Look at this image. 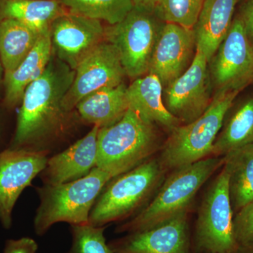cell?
Returning a JSON list of instances; mask_svg holds the SVG:
<instances>
[{
  "instance_id": "6da1fadb",
  "label": "cell",
  "mask_w": 253,
  "mask_h": 253,
  "mask_svg": "<svg viewBox=\"0 0 253 253\" xmlns=\"http://www.w3.org/2000/svg\"><path fill=\"white\" fill-rule=\"evenodd\" d=\"M74 77L75 71L52 54L44 72L25 91L8 147L46 151L44 145L67 132L73 112L63 109L62 101Z\"/></svg>"
},
{
  "instance_id": "7a4b0ae2",
  "label": "cell",
  "mask_w": 253,
  "mask_h": 253,
  "mask_svg": "<svg viewBox=\"0 0 253 253\" xmlns=\"http://www.w3.org/2000/svg\"><path fill=\"white\" fill-rule=\"evenodd\" d=\"M223 164L224 158L211 156L174 169L165 178L149 204L134 217L118 226L116 232L130 234L147 230L188 212L199 190Z\"/></svg>"
},
{
  "instance_id": "3957f363",
  "label": "cell",
  "mask_w": 253,
  "mask_h": 253,
  "mask_svg": "<svg viewBox=\"0 0 253 253\" xmlns=\"http://www.w3.org/2000/svg\"><path fill=\"white\" fill-rule=\"evenodd\" d=\"M163 144L156 125L129 108L116 124L99 128L96 167L116 177L154 157Z\"/></svg>"
},
{
  "instance_id": "277c9868",
  "label": "cell",
  "mask_w": 253,
  "mask_h": 253,
  "mask_svg": "<svg viewBox=\"0 0 253 253\" xmlns=\"http://www.w3.org/2000/svg\"><path fill=\"white\" fill-rule=\"evenodd\" d=\"M167 171L157 157L109 181L89 214V224L103 227L123 220L149 204L164 181Z\"/></svg>"
},
{
  "instance_id": "5b68a950",
  "label": "cell",
  "mask_w": 253,
  "mask_h": 253,
  "mask_svg": "<svg viewBox=\"0 0 253 253\" xmlns=\"http://www.w3.org/2000/svg\"><path fill=\"white\" fill-rule=\"evenodd\" d=\"M113 178L111 173L96 167L77 180L38 188L41 204L34 219L36 234L44 235L59 222L71 226L89 224V214L96 199Z\"/></svg>"
},
{
  "instance_id": "8992f818",
  "label": "cell",
  "mask_w": 253,
  "mask_h": 253,
  "mask_svg": "<svg viewBox=\"0 0 253 253\" xmlns=\"http://www.w3.org/2000/svg\"><path fill=\"white\" fill-rule=\"evenodd\" d=\"M239 94L234 91L214 95L209 107L200 117L169 131L158 157L167 172L211 156L226 113Z\"/></svg>"
},
{
  "instance_id": "52a82bcc",
  "label": "cell",
  "mask_w": 253,
  "mask_h": 253,
  "mask_svg": "<svg viewBox=\"0 0 253 253\" xmlns=\"http://www.w3.org/2000/svg\"><path fill=\"white\" fill-rule=\"evenodd\" d=\"M234 217L228 173L222 166L200 205L193 239L196 253H236L239 245L234 234Z\"/></svg>"
},
{
  "instance_id": "ba28073f",
  "label": "cell",
  "mask_w": 253,
  "mask_h": 253,
  "mask_svg": "<svg viewBox=\"0 0 253 253\" xmlns=\"http://www.w3.org/2000/svg\"><path fill=\"white\" fill-rule=\"evenodd\" d=\"M164 23L154 11L133 6L121 22L105 27V41L116 46L127 77L148 74Z\"/></svg>"
},
{
  "instance_id": "9c48e42d",
  "label": "cell",
  "mask_w": 253,
  "mask_h": 253,
  "mask_svg": "<svg viewBox=\"0 0 253 253\" xmlns=\"http://www.w3.org/2000/svg\"><path fill=\"white\" fill-rule=\"evenodd\" d=\"M212 95L241 92L253 83V50L239 17L208 62Z\"/></svg>"
},
{
  "instance_id": "30bf717a",
  "label": "cell",
  "mask_w": 253,
  "mask_h": 253,
  "mask_svg": "<svg viewBox=\"0 0 253 253\" xmlns=\"http://www.w3.org/2000/svg\"><path fill=\"white\" fill-rule=\"evenodd\" d=\"M126 73L116 46L104 41L75 70L73 83L62 101L63 109L73 112L78 103L101 89L123 84Z\"/></svg>"
},
{
  "instance_id": "8fae6325",
  "label": "cell",
  "mask_w": 253,
  "mask_h": 253,
  "mask_svg": "<svg viewBox=\"0 0 253 253\" xmlns=\"http://www.w3.org/2000/svg\"><path fill=\"white\" fill-rule=\"evenodd\" d=\"M212 97L208 60L196 48L189 68L163 88V102L168 111L181 124H188L207 110Z\"/></svg>"
},
{
  "instance_id": "7c38bea8",
  "label": "cell",
  "mask_w": 253,
  "mask_h": 253,
  "mask_svg": "<svg viewBox=\"0 0 253 253\" xmlns=\"http://www.w3.org/2000/svg\"><path fill=\"white\" fill-rule=\"evenodd\" d=\"M47 155L48 151L9 147L0 151V222L4 229L12 225L15 205L25 189L44 170Z\"/></svg>"
},
{
  "instance_id": "4fadbf2b",
  "label": "cell",
  "mask_w": 253,
  "mask_h": 253,
  "mask_svg": "<svg viewBox=\"0 0 253 253\" xmlns=\"http://www.w3.org/2000/svg\"><path fill=\"white\" fill-rule=\"evenodd\" d=\"M53 54L73 71L105 41L101 21L68 12L59 16L49 29Z\"/></svg>"
},
{
  "instance_id": "5bb4252c",
  "label": "cell",
  "mask_w": 253,
  "mask_h": 253,
  "mask_svg": "<svg viewBox=\"0 0 253 253\" xmlns=\"http://www.w3.org/2000/svg\"><path fill=\"white\" fill-rule=\"evenodd\" d=\"M196 51L193 29L165 23L155 46L148 73L157 76L163 87H166L189 68Z\"/></svg>"
},
{
  "instance_id": "9a60e30c",
  "label": "cell",
  "mask_w": 253,
  "mask_h": 253,
  "mask_svg": "<svg viewBox=\"0 0 253 253\" xmlns=\"http://www.w3.org/2000/svg\"><path fill=\"white\" fill-rule=\"evenodd\" d=\"M115 253H192L188 212L139 232L109 243Z\"/></svg>"
},
{
  "instance_id": "2e32d148",
  "label": "cell",
  "mask_w": 253,
  "mask_h": 253,
  "mask_svg": "<svg viewBox=\"0 0 253 253\" xmlns=\"http://www.w3.org/2000/svg\"><path fill=\"white\" fill-rule=\"evenodd\" d=\"M99 129V126H93L84 137L49 158L41 172L44 184L57 185L77 180L96 168Z\"/></svg>"
},
{
  "instance_id": "e0dca14e",
  "label": "cell",
  "mask_w": 253,
  "mask_h": 253,
  "mask_svg": "<svg viewBox=\"0 0 253 253\" xmlns=\"http://www.w3.org/2000/svg\"><path fill=\"white\" fill-rule=\"evenodd\" d=\"M237 0H205L193 31L196 48L208 61L224 41L232 24Z\"/></svg>"
},
{
  "instance_id": "ac0fdd59",
  "label": "cell",
  "mask_w": 253,
  "mask_h": 253,
  "mask_svg": "<svg viewBox=\"0 0 253 253\" xmlns=\"http://www.w3.org/2000/svg\"><path fill=\"white\" fill-rule=\"evenodd\" d=\"M163 88L157 76L148 73L134 80L126 88V95L129 108L143 119L170 131L181 123L166 109L163 102Z\"/></svg>"
},
{
  "instance_id": "d6986e66",
  "label": "cell",
  "mask_w": 253,
  "mask_h": 253,
  "mask_svg": "<svg viewBox=\"0 0 253 253\" xmlns=\"http://www.w3.org/2000/svg\"><path fill=\"white\" fill-rule=\"evenodd\" d=\"M52 54L49 32L40 37L26 59L4 80V105L6 109L13 110L21 104L25 91L44 72Z\"/></svg>"
},
{
  "instance_id": "ffe728a7",
  "label": "cell",
  "mask_w": 253,
  "mask_h": 253,
  "mask_svg": "<svg viewBox=\"0 0 253 253\" xmlns=\"http://www.w3.org/2000/svg\"><path fill=\"white\" fill-rule=\"evenodd\" d=\"M126 88L123 83L89 95L76 106L78 116L84 122L99 128L116 124L129 109Z\"/></svg>"
},
{
  "instance_id": "44dd1931",
  "label": "cell",
  "mask_w": 253,
  "mask_h": 253,
  "mask_svg": "<svg viewBox=\"0 0 253 253\" xmlns=\"http://www.w3.org/2000/svg\"><path fill=\"white\" fill-rule=\"evenodd\" d=\"M253 143V96L234 104L228 111L214 141L211 156L223 157Z\"/></svg>"
},
{
  "instance_id": "7402d4cb",
  "label": "cell",
  "mask_w": 253,
  "mask_h": 253,
  "mask_svg": "<svg viewBox=\"0 0 253 253\" xmlns=\"http://www.w3.org/2000/svg\"><path fill=\"white\" fill-rule=\"evenodd\" d=\"M67 12L59 0H0V20H15L41 34Z\"/></svg>"
},
{
  "instance_id": "603a6c76",
  "label": "cell",
  "mask_w": 253,
  "mask_h": 253,
  "mask_svg": "<svg viewBox=\"0 0 253 253\" xmlns=\"http://www.w3.org/2000/svg\"><path fill=\"white\" fill-rule=\"evenodd\" d=\"M228 173V188L235 214L253 200V143L223 156Z\"/></svg>"
},
{
  "instance_id": "cb8c5ba5",
  "label": "cell",
  "mask_w": 253,
  "mask_h": 253,
  "mask_svg": "<svg viewBox=\"0 0 253 253\" xmlns=\"http://www.w3.org/2000/svg\"><path fill=\"white\" fill-rule=\"evenodd\" d=\"M42 35L15 20H0V59L4 81L26 59Z\"/></svg>"
},
{
  "instance_id": "d4e9b609",
  "label": "cell",
  "mask_w": 253,
  "mask_h": 253,
  "mask_svg": "<svg viewBox=\"0 0 253 253\" xmlns=\"http://www.w3.org/2000/svg\"><path fill=\"white\" fill-rule=\"evenodd\" d=\"M71 14L80 15L109 25L121 22L132 9L131 0H59Z\"/></svg>"
},
{
  "instance_id": "484cf974",
  "label": "cell",
  "mask_w": 253,
  "mask_h": 253,
  "mask_svg": "<svg viewBox=\"0 0 253 253\" xmlns=\"http://www.w3.org/2000/svg\"><path fill=\"white\" fill-rule=\"evenodd\" d=\"M205 0H158L154 13L164 23L193 29Z\"/></svg>"
},
{
  "instance_id": "4316f807",
  "label": "cell",
  "mask_w": 253,
  "mask_h": 253,
  "mask_svg": "<svg viewBox=\"0 0 253 253\" xmlns=\"http://www.w3.org/2000/svg\"><path fill=\"white\" fill-rule=\"evenodd\" d=\"M106 226H71L72 245L67 253H115L105 239Z\"/></svg>"
},
{
  "instance_id": "83f0119b",
  "label": "cell",
  "mask_w": 253,
  "mask_h": 253,
  "mask_svg": "<svg viewBox=\"0 0 253 253\" xmlns=\"http://www.w3.org/2000/svg\"><path fill=\"white\" fill-rule=\"evenodd\" d=\"M234 234L239 246L253 241V200L234 214Z\"/></svg>"
},
{
  "instance_id": "f1b7e54d",
  "label": "cell",
  "mask_w": 253,
  "mask_h": 253,
  "mask_svg": "<svg viewBox=\"0 0 253 253\" xmlns=\"http://www.w3.org/2000/svg\"><path fill=\"white\" fill-rule=\"evenodd\" d=\"M38 246L35 240L28 237L6 241L3 253H36Z\"/></svg>"
},
{
  "instance_id": "f546056e",
  "label": "cell",
  "mask_w": 253,
  "mask_h": 253,
  "mask_svg": "<svg viewBox=\"0 0 253 253\" xmlns=\"http://www.w3.org/2000/svg\"><path fill=\"white\" fill-rule=\"evenodd\" d=\"M239 18L244 23L250 39L253 36V0H247L245 2Z\"/></svg>"
},
{
  "instance_id": "4dcf8cb0",
  "label": "cell",
  "mask_w": 253,
  "mask_h": 253,
  "mask_svg": "<svg viewBox=\"0 0 253 253\" xmlns=\"http://www.w3.org/2000/svg\"><path fill=\"white\" fill-rule=\"evenodd\" d=\"M136 7L142 8L148 11H154L158 0H131Z\"/></svg>"
},
{
  "instance_id": "1f68e13d",
  "label": "cell",
  "mask_w": 253,
  "mask_h": 253,
  "mask_svg": "<svg viewBox=\"0 0 253 253\" xmlns=\"http://www.w3.org/2000/svg\"><path fill=\"white\" fill-rule=\"evenodd\" d=\"M236 253H253V241L249 244L240 246Z\"/></svg>"
},
{
  "instance_id": "d6a6232c",
  "label": "cell",
  "mask_w": 253,
  "mask_h": 253,
  "mask_svg": "<svg viewBox=\"0 0 253 253\" xmlns=\"http://www.w3.org/2000/svg\"><path fill=\"white\" fill-rule=\"evenodd\" d=\"M4 68H3L2 63L0 59V89L1 86H4Z\"/></svg>"
},
{
  "instance_id": "836d02e7",
  "label": "cell",
  "mask_w": 253,
  "mask_h": 253,
  "mask_svg": "<svg viewBox=\"0 0 253 253\" xmlns=\"http://www.w3.org/2000/svg\"><path fill=\"white\" fill-rule=\"evenodd\" d=\"M249 40H250V41H251V46H252V48H253V36L252 37V38H250Z\"/></svg>"
}]
</instances>
